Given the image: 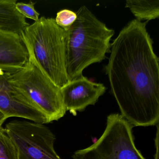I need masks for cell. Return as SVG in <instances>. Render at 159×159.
I'll return each mask as SVG.
<instances>
[{"mask_svg": "<svg viewBox=\"0 0 159 159\" xmlns=\"http://www.w3.org/2000/svg\"><path fill=\"white\" fill-rule=\"evenodd\" d=\"M146 25L135 19L121 30L106 67L120 115L133 126L159 123V58Z\"/></svg>", "mask_w": 159, "mask_h": 159, "instance_id": "obj_1", "label": "cell"}, {"mask_svg": "<svg viewBox=\"0 0 159 159\" xmlns=\"http://www.w3.org/2000/svg\"><path fill=\"white\" fill-rule=\"evenodd\" d=\"M76 13L74 24L66 31V70L69 81L83 76L90 65L100 63L110 52L114 30L98 20L85 6Z\"/></svg>", "mask_w": 159, "mask_h": 159, "instance_id": "obj_2", "label": "cell"}, {"mask_svg": "<svg viewBox=\"0 0 159 159\" xmlns=\"http://www.w3.org/2000/svg\"><path fill=\"white\" fill-rule=\"evenodd\" d=\"M21 35L29 53L43 73L60 88L67 84L66 32L55 19L41 17Z\"/></svg>", "mask_w": 159, "mask_h": 159, "instance_id": "obj_3", "label": "cell"}, {"mask_svg": "<svg viewBox=\"0 0 159 159\" xmlns=\"http://www.w3.org/2000/svg\"><path fill=\"white\" fill-rule=\"evenodd\" d=\"M5 74L9 83L46 116L48 123L66 114L61 88L43 73L30 54L24 67Z\"/></svg>", "mask_w": 159, "mask_h": 159, "instance_id": "obj_4", "label": "cell"}, {"mask_svg": "<svg viewBox=\"0 0 159 159\" xmlns=\"http://www.w3.org/2000/svg\"><path fill=\"white\" fill-rule=\"evenodd\" d=\"M105 131L90 147L77 151L73 159H146L137 148L133 126L119 113L107 117Z\"/></svg>", "mask_w": 159, "mask_h": 159, "instance_id": "obj_5", "label": "cell"}, {"mask_svg": "<svg viewBox=\"0 0 159 159\" xmlns=\"http://www.w3.org/2000/svg\"><path fill=\"white\" fill-rule=\"evenodd\" d=\"M5 129L18 159H62L54 148L55 136L44 124L17 120L7 124Z\"/></svg>", "mask_w": 159, "mask_h": 159, "instance_id": "obj_6", "label": "cell"}, {"mask_svg": "<svg viewBox=\"0 0 159 159\" xmlns=\"http://www.w3.org/2000/svg\"><path fill=\"white\" fill-rule=\"evenodd\" d=\"M0 111L8 118L19 117L38 123H48L46 116L9 83L0 70Z\"/></svg>", "mask_w": 159, "mask_h": 159, "instance_id": "obj_7", "label": "cell"}, {"mask_svg": "<svg viewBox=\"0 0 159 159\" xmlns=\"http://www.w3.org/2000/svg\"><path fill=\"white\" fill-rule=\"evenodd\" d=\"M61 89L66 111L76 116L78 111L95 105L107 88L103 84L92 81L83 75L69 81Z\"/></svg>", "mask_w": 159, "mask_h": 159, "instance_id": "obj_8", "label": "cell"}, {"mask_svg": "<svg viewBox=\"0 0 159 159\" xmlns=\"http://www.w3.org/2000/svg\"><path fill=\"white\" fill-rule=\"evenodd\" d=\"M28 51L21 34L0 30V70L14 72L29 60Z\"/></svg>", "mask_w": 159, "mask_h": 159, "instance_id": "obj_9", "label": "cell"}, {"mask_svg": "<svg viewBox=\"0 0 159 159\" xmlns=\"http://www.w3.org/2000/svg\"><path fill=\"white\" fill-rule=\"evenodd\" d=\"M125 7L139 21H149L159 17V0H127Z\"/></svg>", "mask_w": 159, "mask_h": 159, "instance_id": "obj_10", "label": "cell"}, {"mask_svg": "<svg viewBox=\"0 0 159 159\" xmlns=\"http://www.w3.org/2000/svg\"><path fill=\"white\" fill-rule=\"evenodd\" d=\"M0 159H18L17 149L3 127L0 128Z\"/></svg>", "mask_w": 159, "mask_h": 159, "instance_id": "obj_11", "label": "cell"}, {"mask_svg": "<svg viewBox=\"0 0 159 159\" xmlns=\"http://www.w3.org/2000/svg\"><path fill=\"white\" fill-rule=\"evenodd\" d=\"M77 17L76 12L65 9L57 12L55 20L56 24L66 31L74 24Z\"/></svg>", "mask_w": 159, "mask_h": 159, "instance_id": "obj_12", "label": "cell"}, {"mask_svg": "<svg viewBox=\"0 0 159 159\" xmlns=\"http://www.w3.org/2000/svg\"><path fill=\"white\" fill-rule=\"evenodd\" d=\"M16 8L17 11L25 18H29L35 22L39 19V13L35 10V3L30 2L29 3L17 2Z\"/></svg>", "mask_w": 159, "mask_h": 159, "instance_id": "obj_13", "label": "cell"}, {"mask_svg": "<svg viewBox=\"0 0 159 159\" xmlns=\"http://www.w3.org/2000/svg\"><path fill=\"white\" fill-rule=\"evenodd\" d=\"M157 133H156V138L155 139V147H156V153H155L154 159H158V147H159V124L157 123Z\"/></svg>", "mask_w": 159, "mask_h": 159, "instance_id": "obj_14", "label": "cell"}, {"mask_svg": "<svg viewBox=\"0 0 159 159\" xmlns=\"http://www.w3.org/2000/svg\"><path fill=\"white\" fill-rule=\"evenodd\" d=\"M8 119L7 117L5 116V114H3L1 111H0V128L2 127V125L4 123L7 119Z\"/></svg>", "mask_w": 159, "mask_h": 159, "instance_id": "obj_15", "label": "cell"}]
</instances>
